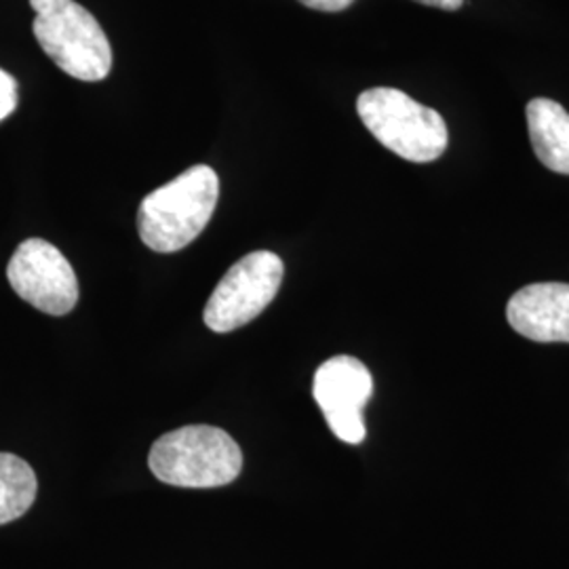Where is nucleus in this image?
Instances as JSON below:
<instances>
[{"label": "nucleus", "instance_id": "obj_1", "mask_svg": "<svg viewBox=\"0 0 569 569\" xmlns=\"http://www.w3.org/2000/svg\"><path fill=\"white\" fill-rule=\"evenodd\" d=\"M220 199V178L207 164H194L182 176L150 192L138 211V232L146 247L176 253L192 243L209 224Z\"/></svg>", "mask_w": 569, "mask_h": 569}, {"label": "nucleus", "instance_id": "obj_2", "mask_svg": "<svg viewBox=\"0 0 569 569\" xmlns=\"http://www.w3.org/2000/svg\"><path fill=\"white\" fill-rule=\"evenodd\" d=\"M148 465L167 486L222 488L241 475L243 451L222 428L192 425L157 439Z\"/></svg>", "mask_w": 569, "mask_h": 569}, {"label": "nucleus", "instance_id": "obj_3", "mask_svg": "<svg viewBox=\"0 0 569 569\" xmlns=\"http://www.w3.org/2000/svg\"><path fill=\"white\" fill-rule=\"evenodd\" d=\"M34 37L53 63L84 82L103 81L112 70V47L100 21L77 0H30Z\"/></svg>", "mask_w": 569, "mask_h": 569}, {"label": "nucleus", "instance_id": "obj_4", "mask_svg": "<svg viewBox=\"0 0 569 569\" xmlns=\"http://www.w3.org/2000/svg\"><path fill=\"white\" fill-rule=\"evenodd\" d=\"M357 112L378 142L411 163H432L448 148L443 117L399 89H367L357 100Z\"/></svg>", "mask_w": 569, "mask_h": 569}, {"label": "nucleus", "instance_id": "obj_5", "mask_svg": "<svg viewBox=\"0 0 569 569\" xmlns=\"http://www.w3.org/2000/svg\"><path fill=\"white\" fill-rule=\"evenodd\" d=\"M283 260L272 251H253L232 266L204 306V326L228 333L251 323L283 283Z\"/></svg>", "mask_w": 569, "mask_h": 569}, {"label": "nucleus", "instance_id": "obj_6", "mask_svg": "<svg viewBox=\"0 0 569 569\" xmlns=\"http://www.w3.org/2000/svg\"><path fill=\"white\" fill-rule=\"evenodd\" d=\"M7 279L16 293L44 315L63 317L79 302V279L56 244L28 239L7 266Z\"/></svg>", "mask_w": 569, "mask_h": 569}, {"label": "nucleus", "instance_id": "obj_7", "mask_svg": "<svg viewBox=\"0 0 569 569\" xmlns=\"http://www.w3.org/2000/svg\"><path fill=\"white\" fill-rule=\"evenodd\" d=\"M373 380L359 359L340 355L317 369L312 395L326 416L331 432L350 446L366 439L363 407L371 399Z\"/></svg>", "mask_w": 569, "mask_h": 569}, {"label": "nucleus", "instance_id": "obj_8", "mask_svg": "<svg viewBox=\"0 0 569 569\" xmlns=\"http://www.w3.org/2000/svg\"><path fill=\"white\" fill-rule=\"evenodd\" d=\"M507 319L528 340L569 345V284L533 283L519 289L507 306Z\"/></svg>", "mask_w": 569, "mask_h": 569}, {"label": "nucleus", "instance_id": "obj_9", "mask_svg": "<svg viewBox=\"0 0 569 569\" xmlns=\"http://www.w3.org/2000/svg\"><path fill=\"white\" fill-rule=\"evenodd\" d=\"M529 140L538 161L550 171L569 176V112L549 98H536L526 108Z\"/></svg>", "mask_w": 569, "mask_h": 569}, {"label": "nucleus", "instance_id": "obj_10", "mask_svg": "<svg viewBox=\"0 0 569 569\" xmlns=\"http://www.w3.org/2000/svg\"><path fill=\"white\" fill-rule=\"evenodd\" d=\"M37 491L32 467L13 453H0V526L23 517L34 505Z\"/></svg>", "mask_w": 569, "mask_h": 569}, {"label": "nucleus", "instance_id": "obj_11", "mask_svg": "<svg viewBox=\"0 0 569 569\" xmlns=\"http://www.w3.org/2000/svg\"><path fill=\"white\" fill-rule=\"evenodd\" d=\"M18 102H20L18 81L9 72L0 70V121H4L9 114H13Z\"/></svg>", "mask_w": 569, "mask_h": 569}, {"label": "nucleus", "instance_id": "obj_12", "mask_svg": "<svg viewBox=\"0 0 569 569\" xmlns=\"http://www.w3.org/2000/svg\"><path fill=\"white\" fill-rule=\"evenodd\" d=\"M308 9L323 11V13H340L348 9L355 0H300Z\"/></svg>", "mask_w": 569, "mask_h": 569}, {"label": "nucleus", "instance_id": "obj_13", "mask_svg": "<svg viewBox=\"0 0 569 569\" xmlns=\"http://www.w3.org/2000/svg\"><path fill=\"white\" fill-rule=\"evenodd\" d=\"M413 2L435 7V9H443V11H458L465 4V0H413Z\"/></svg>", "mask_w": 569, "mask_h": 569}]
</instances>
